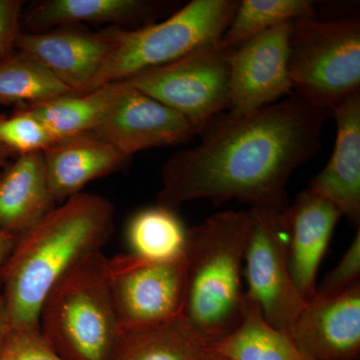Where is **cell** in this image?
Instances as JSON below:
<instances>
[{
  "mask_svg": "<svg viewBox=\"0 0 360 360\" xmlns=\"http://www.w3.org/2000/svg\"><path fill=\"white\" fill-rule=\"evenodd\" d=\"M329 116L295 92L248 115L215 116L195 146L180 149L163 165L156 205L238 200L250 210L284 212L290 177L319 153Z\"/></svg>",
  "mask_w": 360,
  "mask_h": 360,
  "instance_id": "1",
  "label": "cell"
},
{
  "mask_svg": "<svg viewBox=\"0 0 360 360\" xmlns=\"http://www.w3.org/2000/svg\"><path fill=\"white\" fill-rule=\"evenodd\" d=\"M115 206L108 198L80 193L16 238L0 269L11 329L39 326L45 296L66 272L103 251L115 232Z\"/></svg>",
  "mask_w": 360,
  "mask_h": 360,
  "instance_id": "2",
  "label": "cell"
},
{
  "mask_svg": "<svg viewBox=\"0 0 360 360\" xmlns=\"http://www.w3.org/2000/svg\"><path fill=\"white\" fill-rule=\"evenodd\" d=\"M251 227L250 210H229L187 229L182 317L210 347L231 335L245 319L243 279Z\"/></svg>",
  "mask_w": 360,
  "mask_h": 360,
  "instance_id": "3",
  "label": "cell"
},
{
  "mask_svg": "<svg viewBox=\"0 0 360 360\" xmlns=\"http://www.w3.org/2000/svg\"><path fill=\"white\" fill-rule=\"evenodd\" d=\"M108 258L103 251L85 258L52 286L41 303L40 330L66 360H110L120 340Z\"/></svg>",
  "mask_w": 360,
  "mask_h": 360,
  "instance_id": "4",
  "label": "cell"
},
{
  "mask_svg": "<svg viewBox=\"0 0 360 360\" xmlns=\"http://www.w3.org/2000/svg\"><path fill=\"white\" fill-rule=\"evenodd\" d=\"M238 4V0H193L155 25L131 30L111 27L110 54L94 82V91L219 41Z\"/></svg>",
  "mask_w": 360,
  "mask_h": 360,
  "instance_id": "5",
  "label": "cell"
},
{
  "mask_svg": "<svg viewBox=\"0 0 360 360\" xmlns=\"http://www.w3.org/2000/svg\"><path fill=\"white\" fill-rule=\"evenodd\" d=\"M288 77L295 94L330 112L359 92V20L291 21Z\"/></svg>",
  "mask_w": 360,
  "mask_h": 360,
  "instance_id": "6",
  "label": "cell"
},
{
  "mask_svg": "<svg viewBox=\"0 0 360 360\" xmlns=\"http://www.w3.org/2000/svg\"><path fill=\"white\" fill-rule=\"evenodd\" d=\"M221 42L205 45L174 63L136 73L122 84L143 92L186 118L198 135L229 108V56Z\"/></svg>",
  "mask_w": 360,
  "mask_h": 360,
  "instance_id": "7",
  "label": "cell"
},
{
  "mask_svg": "<svg viewBox=\"0 0 360 360\" xmlns=\"http://www.w3.org/2000/svg\"><path fill=\"white\" fill-rule=\"evenodd\" d=\"M250 210L252 227L243 269L245 293L257 303L267 323L288 333L307 302L290 274L286 212Z\"/></svg>",
  "mask_w": 360,
  "mask_h": 360,
  "instance_id": "8",
  "label": "cell"
},
{
  "mask_svg": "<svg viewBox=\"0 0 360 360\" xmlns=\"http://www.w3.org/2000/svg\"><path fill=\"white\" fill-rule=\"evenodd\" d=\"M108 274L122 333L182 316L186 297L184 257L150 262L125 253L108 258Z\"/></svg>",
  "mask_w": 360,
  "mask_h": 360,
  "instance_id": "9",
  "label": "cell"
},
{
  "mask_svg": "<svg viewBox=\"0 0 360 360\" xmlns=\"http://www.w3.org/2000/svg\"><path fill=\"white\" fill-rule=\"evenodd\" d=\"M111 96L103 120L92 134L123 155L146 149L188 143L198 135L184 116L122 82L110 84Z\"/></svg>",
  "mask_w": 360,
  "mask_h": 360,
  "instance_id": "10",
  "label": "cell"
},
{
  "mask_svg": "<svg viewBox=\"0 0 360 360\" xmlns=\"http://www.w3.org/2000/svg\"><path fill=\"white\" fill-rule=\"evenodd\" d=\"M290 22L270 28L231 49L229 115H248L293 94L288 77Z\"/></svg>",
  "mask_w": 360,
  "mask_h": 360,
  "instance_id": "11",
  "label": "cell"
},
{
  "mask_svg": "<svg viewBox=\"0 0 360 360\" xmlns=\"http://www.w3.org/2000/svg\"><path fill=\"white\" fill-rule=\"evenodd\" d=\"M111 44L110 28L99 32L61 28L44 32H21L14 49L37 59L75 94H85L94 91Z\"/></svg>",
  "mask_w": 360,
  "mask_h": 360,
  "instance_id": "12",
  "label": "cell"
},
{
  "mask_svg": "<svg viewBox=\"0 0 360 360\" xmlns=\"http://www.w3.org/2000/svg\"><path fill=\"white\" fill-rule=\"evenodd\" d=\"M312 360H359L360 284L341 295L307 302L288 331Z\"/></svg>",
  "mask_w": 360,
  "mask_h": 360,
  "instance_id": "13",
  "label": "cell"
},
{
  "mask_svg": "<svg viewBox=\"0 0 360 360\" xmlns=\"http://www.w3.org/2000/svg\"><path fill=\"white\" fill-rule=\"evenodd\" d=\"M285 212L291 276L309 302L316 292L319 267L342 215L335 205L309 189L303 191Z\"/></svg>",
  "mask_w": 360,
  "mask_h": 360,
  "instance_id": "14",
  "label": "cell"
},
{
  "mask_svg": "<svg viewBox=\"0 0 360 360\" xmlns=\"http://www.w3.org/2000/svg\"><path fill=\"white\" fill-rule=\"evenodd\" d=\"M336 122V141L326 167L310 181L309 191L360 221V91L331 110Z\"/></svg>",
  "mask_w": 360,
  "mask_h": 360,
  "instance_id": "15",
  "label": "cell"
},
{
  "mask_svg": "<svg viewBox=\"0 0 360 360\" xmlns=\"http://www.w3.org/2000/svg\"><path fill=\"white\" fill-rule=\"evenodd\" d=\"M53 200L63 202L94 179L122 169L129 158L94 134L54 142L42 151Z\"/></svg>",
  "mask_w": 360,
  "mask_h": 360,
  "instance_id": "16",
  "label": "cell"
},
{
  "mask_svg": "<svg viewBox=\"0 0 360 360\" xmlns=\"http://www.w3.org/2000/svg\"><path fill=\"white\" fill-rule=\"evenodd\" d=\"M42 151L18 155L0 175V229L18 238L53 210Z\"/></svg>",
  "mask_w": 360,
  "mask_h": 360,
  "instance_id": "17",
  "label": "cell"
},
{
  "mask_svg": "<svg viewBox=\"0 0 360 360\" xmlns=\"http://www.w3.org/2000/svg\"><path fill=\"white\" fill-rule=\"evenodd\" d=\"M155 7L146 0H44L28 9L25 21L37 32L77 23L125 25L146 18Z\"/></svg>",
  "mask_w": 360,
  "mask_h": 360,
  "instance_id": "18",
  "label": "cell"
},
{
  "mask_svg": "<svg viewBox=\"0 0 360 360\" xmlns=\"http://www.w3.org/2000/svg\"><path fill=\"white\" fill-rule=\"evenodd\" d=\"M213 350L179 316L150 328L123 331L110 360H212Z\"/></svg>",
  "mask_w": 360,
  "mask_h": 360,
  "instance_id": "19",
  "label": "cell"
},
{
  "mask_svg": "<svg viewBox=\"0 0 360 360\" xmlns=\"http://www.w3.org/2000/svg\"><path fill=\"white\" fill-rule=\"evenodd\" d=\"M212 348L229 360H312L296 347L288 333L267 323L248 295L240 326Z\"/></svg>",
  "mask_w": 360,
  "mask_h": 360,
  "instance_id": "20",
  "label": "cell"
},
{
  "mask_svg": "<svg viewBox=\"0 0 360 360\" xmlns=\"http://www.w3.org/2000/svg\"><path fill=\"white\" fill-rule=\"evenodd\" d=\"M127 239L132 255L150 262H169L184 257L187 229L175 210L155 205L130 219Z\"/></svg>",
  "mask_w": 360,
  "mask_h": 360,
  "instance_id": "21",
  "label": "cell"
},
{
  "mask_svg": "<svg viewBox=\"0 0 360 360\" xmlns=\"http://www.w3.org/2000/svg\"><path fill=\"white\" fill-rule=\"evenodd\" d=\"M110 96L111 86L106 85L89 94L58 97L20 108L39 120L59 141L92 134L103 120Z\"/></svg>",
  "mask_w": 360,
  "mask_h": 360,
  "instance_id": "22",
  "label": "cell"
},
{
  "mask_svg": "<svg viewBox=\"0 0 360 360\" xmlns=\"http://www.w3.org/2000/svg\"><path fill=\"white\" fill-rule=\"evenodd\" d=\"M44 65L15 49L0 56V104L28 105L75 96Z\"/></svg>",
  "mask_w": 360,
  "mask_h": 360,
  "instance_id": "23",
  "label": "cell"
},
{
  "mask_svg": "<svg viewBox=\"0 0 360 360\" xmlns=\"http://www.w3.org/2000/svg\"><path fill=\"white\" fill-rule=\"evenodd\" d=\"M305 18H315L310 0H243L220 42L233 49L270 28Z\"/></svg>",
  "mask_w": 360,
  "mask_h": 360,
  "instance_id": "24",
  "label": "cell"
},
{
  "mask_svg": "<svg viewBox=\"0 0 360 360\" xmlns=\"http://www.w3.org/2000/svg\"><path fill=\"white\" fill-rule=\"evenodd\" d=\"M39 120L18 108L13 115H0V146L16 155L44 151L56 142Z\"/></svg>",
  "mask_w": 360,
  "mask_h": 360,
  "instance_id": "25",
  "label": "cell"
},
{
  "mask_svg": "<svg viewBox=\"0 0 360 360\" xmlns=\"http://www.w3.org/2000/svg\"><path fill=\"white\" fill-rule=\"evenodd\" d=\"M360 284V229L340 262L316 286L312 300H323L347 292Z\"/></svg>",
  "mask_w": 360,
  "mask_h": 360,
  "instance_id": "26",
  "label": "cell"
},
{
  "mask_svg": "<svg viewBox=\"0 0 360 360\" xmlns=\"http://www.w3.org/2000/svg\"><path fill=\"white\" fill-rule=\"evenodd\" d=\"M0 360H66L51 347L39 326L11 329Z\"/></svg>",
  "mask_w": 360,
  "mask_h": 360,
  "instance_id": "27",
  "label": "cell"
},
{
  "mask_svg": "<svg viewBox=\"0 0 360 360\" xmlns=\"http://www.w3.org/2000/svg\"><path fill=\"white\" fill-rule=\"evenodd\" d=\"M23 1L0 0V56L13 51L21 32Z\"/></svg>",
  "mask_w": 360,
  "mask_h": 360,
  "instance_id": "28",
  "label": "cell"
},
{
  "mask_svg": "<svg viewBox=\"0 0 360 360\" xmlns=\"http://www.w3.org/2000/svg\"><path fill=\"white\" fill-rule=\"evenodd\" d=\"M11 331V323H9L8 316H7L6 304H4V296H2L1 288H0V359H1Z\"/></svg>",
  "mask_w": 360,
  "mask_h": 360,
  "instance_id": "29",
  "label": "cell"
},
{
  "mask_svg": "<svg viewBox=\"0 0 360 360\" xmlns=\"http://www.w3.org/2000/svg\"><path fill=\"white\" fill-rule=\"evenodd\" d=\"M15 238L0 229V269L4 266V262L11 255V251L15 245Z\"/></svg>",
  "mask_w": 360,
  "mask_h": 360,
  "instance_id": "30",
  "label": "cell"
},
{
  "mask_svg": "<svg viewBox=\"0 0 360 360\" xmlns=\"http://www.w3.org/2000/svg\"><path fill=\"white\" fill-rule=\"evenodd\" d=\"M16 158L18 155L13 150L0 146V169H4ZM1 172L2 170H0V175H1Z\"/></svg>",
  "mask_w": 360,
  "mask_h": 360,
  "instance_id": "31",
  "label": "cell"
},
{
  "mask_svg": "<svg viewBox=\"0 0 360 360\" xmlns=\"http://www.w3.org/2000/svg\"><path fill=\"white\" fill-rule=\"evenodd\" d=\"M212 360H229V359H226V357L224 356V355L217 354V352H215L214 350H213V355H212Z\"/></svg>",
  "mask_w": 360,
  "mask_h": 360,
  "instance_id": "32",
  "label": "cell"
}]
</instances>
